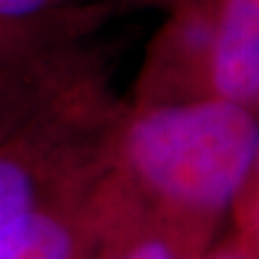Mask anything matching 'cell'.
<instances>
[{
  "mask_svg": "<svg viewBox=\"0 0 259 259\" xmlns=\"http://www.w3.org/2000/svg\"><path fill=\"white\" fill-rule=\"evenodd\" d=\"M257 145V112L218 97H194L134 104L117 119L108 160L145 205L212 246Z\"/></svg>",
  "mask_w": 259,
  "mask_h": 259,
  "instance_id": "obj_1",
  "label": "cell"
},
{
  "mask_svg": "<svg viewBox=\"0 0 259 259\" xmlns=\"http://www.w3.org/2000/svg\"><path fill=\"white\" fill-rule=\"evenodd\" d=\"M117 119H108L100 89H78L0 139V240L44 201L108 164Z\"/></svg>",
  "mask_w": 259,
  "mask_h": 259,
  "instance_id": "obj_2",
  "label": "cell"
},
{
  "mask_svg": "<svg viewBox=\"0 0 259 259\" xmlns=\"http://www.w3.org/2000/svg\"><path fill=\"white\" fill-rule=\"evenodd\" d=\"M194 97L259 115V0H201Z\"/></svg>",
  "mask_w": 259,
  "mask_h": 259,
  "instance_id": "obj_3",
  "label": "cell"
},
{
  "mask_svg": "<svg viewBox=\"0 0 259 259\" xmlns=\"http://www.w3.org/2000/svg\"><path fill=\"white\" fill-rule=\"evenodd\" d=\"M93 259H203L209 244L145 205L108 166L97 184Z\"/></svg>",
  "mask_w": 259,
  "mask_h": 259,
  "instance_id": "obj_4",
  "label": "cell"
},
{
  "mask_svg": "<svg viewBox=\"0 0 259 259\" xmlns=\"http://www.w3.org/2000/svg\"><path fill=\"white\" fill-rule=\"evenodd\" d=\"M106 166L63 188L24 216L0 240V259H93L95 192Z\"/></svg>",
  "mask_w": 259,
  "mask_h": 259,
  "instance_id": "obj_5",
  "label": "cell"
},
{
  "mask_svg": "<svg viewBox=\"0 0 259 259\" xmlns=\"http://www.w3.org/2000/svg\"><path fill=\"white\" fill-rule=\"evenodd\" d=\"M84 35L65 26L0 22V84L32 69L54 48Z\"/></svg>",
  "mask_w": 259,
  "mask_h": 259,
  "instance_id": "obj_6",
  "label": "cell"
},
{
  "mask_svg": "<svg viewBox=\"0 0 259 259\" xmlns=\"http://www.w3.org/2000/svg\"><path fill=\"white\" fill-rule=\"evenodd\" d=\"M54 69L46 59L0 84V139L39 115L54 97Z\"/></svg>",
  "mask_w": 259,
  "mask_h": 259,
  "instance_id": "obj_7",
  "label": "cell"
},
{
  "mask_svg": "<svg viewBox=\"0 0 259 259\" xmlns=\"http://www.w3.org/2000/svg\"><path fill=\"white\" fill-rule=\"evenodd\" d=\"M108 13L104 3L84 0H0V22L44 24L91 32Z\"/></svg>",
  "mask_w": 259,
  "mask_h": 259,
  "instance_id": "obj_8",
  "label": "cell"
},
{
  "mask_svg": "<svg viewBox=\"0 0 259 259\" xmlns=\"http://www.w3.org/2000/svg\"><path fill=\"white\" fill-rule=\"evenodd\" d=\"M231 221H233V233H238L240 238L255 244L257 227H259V145L250 173L244 186H242L236 203L231 207Z\"/></svg>",
  "mask_w": 259,
  "mask_h": 259,
  "instance_id": "obj_9",
  "label": "cell"
},
{
  "mask_svg": "<svg viewBox=\"0 0 259 259\" xmlns=\"http://www.w3.org/2000/svg\"><path fill=\"white\" fill-rule=\"evenodd\" d=\"M203 259H259V248L238 233H231L221 246L209 248Z\"/></svg>",
  "mask_w": 259,
  "mask_h": 259,
  "instance_id": "obj_10",
  "label": "cell"
},
{
  "mask_svg": "<svg viewBox=\"0 0 259 259\" xmlns=\"http://www.w3.org/2000/svg\"><path fill=\"white\" fill-rule=\"evenodd\" d=\"M117 3L123 5H136V7H158V9H164L166 13L180 7L184 3H190V0H117Z\"/></svg>",
  "mask_w": 259,
  "mask_h": 259,
  "instance_id": "obj_11",
  "label": "cell"
},
{
  "mask_svg": "<svg viewBox=\"0 0 259 259\" xmlns=\"http://www.w3.org/2000/svg\"><path fill=\"white\" fill-rule=\"evenodd\" d=\"M255 244H257V248H259V227H257V236H255Z\"/></svg>",
  "mask_w": 259,
  "mask_h": 259,
  "instance_id": "obj_12",
  "label": "cell"
}]
</instances>
